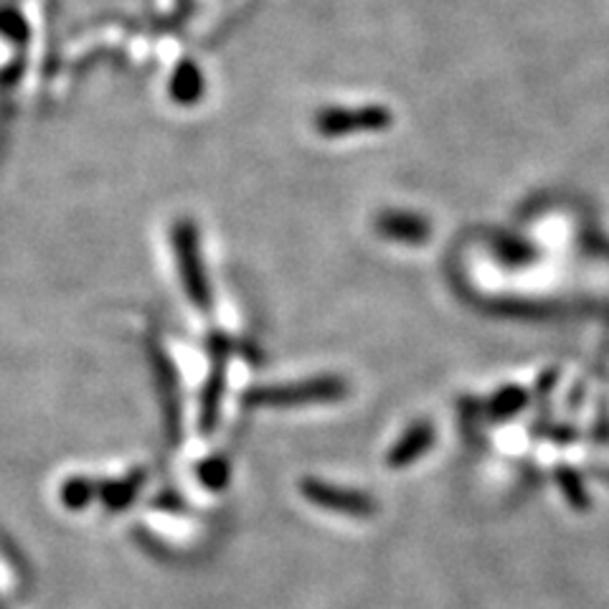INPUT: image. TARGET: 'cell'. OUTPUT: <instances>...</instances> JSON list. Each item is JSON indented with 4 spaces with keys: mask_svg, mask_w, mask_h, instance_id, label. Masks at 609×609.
<instances>
[{
    "mask_svg": "<svg viewBox=\"0 0 609 609\" xmlns=\"http://www.w3.org/2000/svg\"><path fill=\"white\" fill-rule=\"evenodd\" d=\"M198 477L208 485L211 490H219L227 485L229 480V462L223 460V458H214V460H208L202 465V470H198Z\"/></svg>",
    "mask_w": 609,
    "mask_h": 609,
    "instance_id": "9c48e42d",
    "label": "cell"
},
{
    "mask_svg": "<svg viewBox=\"0 0 609 609\" xmlns=\"http://www.w3.org/2000/svg\"><path fill=\"white\" fill-rule=\"evenodd\" d=\"M223 376H227V349L216 338L214 341V372L208 376V383L202 397V431H214L216 416H219V402L223 394Z\"/></svg>",
    "mask_w": 609,
    "mask_h": 609,
    "instance_id": "277c9868",
    "label": "cell"
},
{
    "mask_svg": "<svg viewBox=\"0 0 609 609\" xmlns=\"http://www.w3.org/2000/svg\"><path fill=\"white\" fill-rule=\"evenodd\" d=\"M523 404V394L521 391H503L496 402H492V412L496 414H508V412H515Z\"/></svg>",
    "mask_w": 609,
    "mask_h": 609,
    "instance_id": "30bf717a",
    "label": "cell"
},
{
    "mask_svg": "<svg viewBox=\"0 0 609 609\" xmlns=\"http://www.w3.org/2000/svg\"><path fill=\"white\" fill-rule=\"evenodd\" d=\"M376 229H379L381 236H389L394 239V242L404 244H419L429 236V223L424 221L422 216L406 211L381 214L379 221H376Z\"/></svg>",
    "mask_w": 609,
    "mask_h": 609,
    "instance_id": "5b68a950",
    "label": "cell"
},
{
    "mask_svg": "<svg viewBox=\"0 0 609 609\" xmlns=\"http://www.w3.org/2000/svg\"><path fill=\"white\" fill-rule=\"evenodd\" d=\"M345 394H349V387H345L341 376H315V379L288 383V387L254 389L246 394V404L284 409V406L338 402V399H343Z\"/></svg>",
    "mask_w": 609,
    "mask_h": 609,
    "instance_id": "6da1fadb",
    "label": "cell"
},
{
    "mask_svg": "<svg viewBox=\"0 0 609 609\" xmlns=\"http://www.w3.org/2000/svg\"><path fill=\"white\" fill-rule=\"evenodd\" d=\"M300 490L322 511L351 515V519H368V515L376 513V500L366 496V492L338 488V485L315 480V477H307V480L300 483Z\"/></svg>",
    "mask_w": 609,
    "mask_h": 609,
    "instance_id": "3957f363",
    "label": "cell"
},
{
    "mask_svg": "<svg viewBox=\"0 0 609 609\" xmlns=\"http://www.w3.org/2000/svg\"><path fill=\"white\" fill-rule=\"evenodd\" d=\"M435 442V427L429 422H416L412 429L404 431V437L391 447L387 462L391 467H404L416 458H422Z\"/></svg>",
    "mask_w": 609,
    "mask_h": 609,
    "instance_id": "8992f818",
    "label": "cell"
},
{
    "mask_svg": "<svg viewBox=\"0 0 609 609\" xmlns=\"http://www.w3.org/2000/svg\"><path fill=\"white\" fill-rule=\"evenodd\" d=\"M145 483V470H133L127 477L122 480H112L99 488V498L102 503L110 508V511H125V508L133 503L137 492H141Z\"/></svg>",
    "mask_w": 609,
    "mask_h": 609,
    "instance_id": "52a82bcc",
    "label": "cell"
},
{
    "mask_svg": "<svg viewBox=\"0 0 609 609\" xmlns=\"http://www.w3.org/2000/svg\"><path fill=\"white\" fill-rule=\"evenodd\" d=\"M173 249L175 259H179L183 288H186L191 303H194L198 310H211V288H208L206 280V269L202 249H198V234L194 223L179 221V227L173 231Z\"/></svg>",
    "mask_w": 609,
    "mask_h": 609,
    "instance_id": "7a4b0ae2",
    "label": "cell"
},
{
    "mask_svg": "<svg viewBox=\"0 0 609 609\" xmlns=\"http://www.w3.org/2000/svg\"><path fill=\"white\" fill-rule=\"evenodd\" d=\"M97 492L99 485L89 480V477H69L64 488H61V500H64V506L72 508V511H80V508H87L92 503V498H95Z\"/></svg>",
    "mask_w": 609,
    "mask_h": 609,
    "instance_id": "ba28073f",
    "label": "cell"
}]
</instances>
